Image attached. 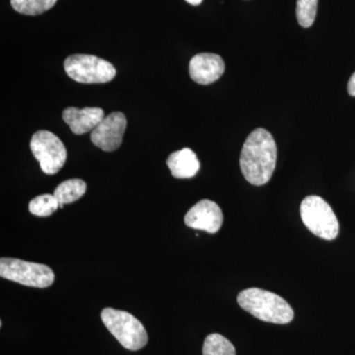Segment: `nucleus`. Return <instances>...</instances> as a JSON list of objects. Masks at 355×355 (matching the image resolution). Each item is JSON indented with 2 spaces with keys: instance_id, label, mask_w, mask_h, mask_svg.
Masks as SVG:
<instances>
[{
  "instance_id": "obj_1",
  "label": "nucleus",
  "mask_w": 355,
  "mask_h": 355,
  "mask_svg": "<svg viewBox=\"0 0 355 355\" xmlns=\"http://www.w3.org/2000/svg\"><path fill=\"white\" fill-rule=\"evenodd\" d=\"M277 147L265 128L250 133L240 156V168L245 179L254 186H263L272 179L277 165Z\"/></svg>"
},
{
  "instance_id": "obj_2",
  "label": "nucleus",
  "mask_w": 355,
  "mask_h": 355,
  "mask_svg": "<svg viewBox=\"0 0 355 355\" xmlns=\"http://www.w3.org/2000/svg\"><path fill=\"white\" fill-rule=\"evenodd\" d=\"M238 304L254 317L273 324H288L293 320L291 305L272 292L260 288L245 289L238 294Z\"/></svg>"
},
{
  "instance_id": "obj_3",
  "label": "nucleus",
  "mask_w": 355,
  "mask_h": 355,
  "mask_svg": "<svg viewBox=\"0 0 355 355\" xmlns=\"http://www.w3.org/2000/svg\"><path fill=\"white\" fill-rule=\"evenodd\" d=\"M101 319L110 333L125 349L135 352L147 345L148 336L146 328L130 313L105 308L101 312Z\"/></svg>"
},
{
  "instance_id": "obj_4",
  "label": "nucleus",
  "mask_w": 355,
  "mask_h": 355,
  "mask_svg": "<svg viewBox=\"0 0 355 355\" xmlns=\"http://www.w3.org/2000/svg\"><path fill=\"white\" fill-rule=\"evenodd\" d=\"M300 216L306 227L318 237L334 240L338 235L340 224L335 212L321 197H306L301 202Z\"/></svg>"
},
{
  "instance_id": "obj_5",
  "label": "nucleus",
  "mask_w": 355,
  "mask_h": 355,
  "mask_svg": "<svg viewBox=\"0 0 355 355\" xmlns=\"http://www.w3.org/2000/svg\"><path fill=\"white\" fill-rule=\"evenodd\" d=\"M0 277L37 288H46L55 282V273L48 266L13 258H1Z\"/></svg>"
},
{
  "instance_id": "obj_6",
  "label": "nucleus",
  "mask_w": 355,
  "mask_h": 355,
  "mask_svg": "<svg viewBox=\"0 0 355 355\" xmlns=\"http://www.w3.org/2000/svg\"><path fill=\"white\" fill-rule=\"evenodd\" d=\"M70 78L84 84L107 83L113 80L116 70L111 62L92 55H73L64 62Z\"/></svg>"
},
{
  "instance_id": "obj_7",
  "label": "nucleus",
  "mask_w": 355,
  "mask_h": 355,
  "mask_svg": "<svg viewBox=\"0 0 355 355\" xmlns=\"http://www.w3.org/2000/svg\"><path fill=\"white\" fill-rule=\"evenodd\" d=\"M30 148L44 174H57L67 161V151L64 144L55 133L48 130L35 132L30 142Z\"/></svg>"
},
{
  "instance_id": "obj_8",
  "label": "nucleus",
  "mask_w": 355,
  "mask_h": 355,
  "mask_svg": "<svg viewBox=\"0 0 355 355\" xmlns=\"http://www.w3.org/2000/svg\"><path fill=\"white\" fill-rule=\"evenodd\" d=\"M125 128L127 118L125 114L114 112L105 116L95 130L91 132V141L102 150L112 153L121 146Z\"/></svg>"
},
{
  "instance_id": "obj_9",
  "label": "nucleus",
  "mask_w": 355,
  "mask_h": 355,
  "mask_svg": "<svg viewBox=\"0 0 355 355\" xmlns=\"http://www.w3.org/2000/svg\"><path fill=\"white\" fill-rule=\"evenodd\" d=\"M223 223V214L216 202L209 200L198 202L184 216V224L189 227L214 234Z\"/></svg>"
},
{
  "instance_id": "obj_10",
  "label": "nucleus",
  "mask_w": 355,
  "mask_h": 355,
  "mask_svg": "<svg viewBox=\"0 0 355 355\" xmlns=\"http://www.w3.org/2000/svg\"><path fill=\"white\" fill-rule=\"evenodd\" d=\"M225 64L216 53H198L191 58L189 65L191 78L202 85L216 83L224 73Z\"/></svg>"
},
{
  "instance_id": "obj_11",
  "label": "nucleus",
  "mask_w": 355,
  "mask_h": 355,
  "mask_svg": "<svg viewBox=\"0 0 355 355\" xmlns=\"http://www.w3.org/2000/svg\"><path fill=\"white\" fill-rule=\"evenodd\" d=\"M104 118V111L101 108L77 109L70 107L62 113V119L71 132L77 135L92 132Z\"/></svg>"
},
{
  "instance_id": "obj_12",
  "label": "nucleus",
  "mask_w": 355,
  "mask_h": 355,
  "mask_svg": "<svg viewBox=\"0 0 355 355\" xmlns=\"http://www.w3.org/2000/svg\"><path fill=\"white\" fill-rule=\"evenodd\" d=\"M167 165L173 177L177 179H190L195 177L200 168L197 154L190 148H183L173 153L168 158Z\"/></svg>"
},
{
  "instance_id": "obj_13",
  "label": "nucleus",
  "mask_w": 355,
  "mask_h": 355,
  "mask_svg": "<svg viewBox=\"0 0 355 355\" xmlns=\"http://www.w3.org/2000/svg\"><path fill=\"white\" fill-rule=\"evenodd\" d=\"M86 188H87V186H86L83 180H67V181L58 184L53 196L57 198L60 205H67V203L76 202L79 198H83L84 193H85Z\"/></svg>"
},
{
  "instance_id": "obj_14",
  "label": "nucleus",
  "mask_w": 355,
  "mask_h": 355,
  "mask_svg": "<svg viewBox=\"0 0 355 355\" xmlns=\"http://www.w3.org/2000/svg\"><path fill=\"white\" fill-rule=\"evenodd\" d=\"M203 355H236L234 345L219 334H210L205 338Z\"/></svg>"
},
{
  "instance_id": "obj_15",
  "label": "nucleus",
  "mask_w": 355,
  "mask_h": 355,
  "mask_svg": "<svg viewBox=\"0 0 355 355\" xmlns=\"http://www.w3.org/2000/svg\"><path fill=\"white\" fill-rule=\"evenodd\" d=\"M58 0H10L14 10L24 15H40L50 10Z\"/></svg>"
},
{
  "instance_id": "obj_16",
  "label": "nucleus",
  "mask_w": 355,
  "mask_h": 355,
  "mask_svg": "<svg viewBox=\"0 0 355 355\" xmlns=\"http://www.w3.org/2000/svg\"><path fill=\"white\" fill-rule=\"evenodd\" d=\"M60 207V202L55 196L42 195L33 198L29 203V210L34 216H50Z\"/></svg>"
},
{
  "instance_id": "obj_17",
  "label": "nucleus",
  "mask_w": 355,
  "mask_h": 355,
  "mask_svg": "<svg viewBox=\"0 0 355 355\" xmlns=\"http://www.w3.org/2000/svg\"><path fill=\"white\" fill-rule=\"evenodd\" d=\"M318 0H297L296 17L300 26L309 28L316 19Z\"/></svg>"
},
{
  "instance_id": "obj_18",
  "label": "nucleus",
  "mask_w": 355,
  "mask_h": 355,
  "mask_svg": "<svg viewBox=\"0 0 355 355\" xmlns=\"http://www.w3.org/2000/svg\"><path fill=\"white\" fill-rule=\"evenodd\" d=\"M347 91H349L350 96L355 97V72L352 74V77H350L349 84H347Z\"/></svg>"
},
{
  "instance_id": "obj_19",
  "label": "nucleus",
  "mask_w": 355,
  "mask_h": 355,
  "mask_svg": "<svg viewBox=\"0 0 355 355\" xmlns=\"http://www.w3.org/2000/svg\"><path fill=\"white\" fill-rule=\"evenodd\" d=\"M188 3H190L191 6H200V3H202V0H186Z\"/></svg>"
}]
</instances>
